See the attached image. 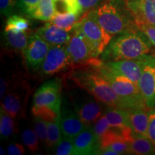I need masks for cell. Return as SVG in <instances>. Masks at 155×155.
Listing matches in <instances>:
<instances>
[{"mask_svg": "<svg viewBox=\"0 0 155 155\" xmlns=\"http://www.w3.org/2000/svg\"><path fill=\"white\" fill-rule=\"evenodd\" d=\"M61 118L55 121L48 122V141L49 147H57L63 139V133L61 127Z\"/></svg>", "mask_w": 155, "mask_h": 155, "instance_id": "25", "label": "cell"}, {"mask_svg": "<svg viewBox=\"0 0 155 155\" xmlns=\"http://www.w3.org/2000/svg\"><path fill=\"white\" fill-rule=\"evenodd\" d=\"M149 114V127H148V137L155 144V107L150 108Z\"/></svg>", "mask_w": 155, "mask_h": 155, "instance_id": "35", "label": "cell"}, {"mask_svg": "<svg viewBox=\"0 0 155 155\" xmlns=\"http://www.w3.org/2000/svg\"><path fill=\"white\" fill-rule=\"evenodd\" d=\"M16 5V0H0V10L2 15L7 18L12 15L13 9Z\"/></svg>", "mask_w": 155, "mask_h": 155, "instance_id": "34", "label": "cell"}, {"mask_svg": "<svg viewBox=\"0 0 155 155\" xmlns=\"http://www.w3.org/2000/svg\"><path fill=\"white\" fill-rule=\"evenodd\" d=\"M152 46L144 32L135 29L112 38L101 54V59L106 62L139 59L149 55Z\"/></svg>", "mask_w": 155, "mask_h": 155, "instance_id": "1", "label": "cell"}, {"mask_svg": "<svg viewBox=\"0 0 155 155\" xmlns=\"http://www.w3.org/2000/svg\"><path fill=\"white\" fill-rule=\"evenodd\" d=\"M127 111L131 129L135 132L148 137L149 109L132 108Z\"/></svg>", "mask_w": 155, "mask_h": 155, "instance_id": "19", "label": "cell"}, {"mask_svg": "<svg viewBox=\"0 0 155 155\" xmlns=\"http://www.w3.org/2000/svg\"><path fill=\"white\" fill-rule=\"evenodd\" d=\"M98 101L87 100L83 102H77L75 104V111L83 123L87 127L94 125L103 115L101 106Z\"/></svg>", "mask_w": 155, "mask_h": 155, "instance_id": "16", "label": "cell"}, {"mask_svg": "<svg viewBox=\"0 0 155 155\" xmlns=\"http://www.w3.org/2000/svg\"><path fill=\"white\" fill-rule=\"evenodd\" d=\"M88 63L109 83L114 91L124 100L127 110L132 108L150 109L145 104L137 83L106 66L104 63L96 58Z\"/></svg>", "mask_w": 155, "mask_h": 155, "instance_id": "4", "label": "cell"}, {"mask_svg": "<svg viewBox=\"0 0 155 155\" xmlns=\"http://www.w3.org/2000/svg\"><path fill=\"white\" fill-rule=\"evenodd\" d=\"M35 32L50 46L65 45L71 38V35L68 31L59 28L50 22L38 28Z\"/></svg>", "mask_w": 155, "mask_h": 155, "instance_id": "14", "label": "cell"}, {"mask_svg": "<svg viewBox=\"0 0 155 155\" xmlns=\"http://www.w3.org/2000/svg\"><path fill=\"white\" fill-rule=\"evenodd\" d=\"M55 15L53 0H40L32 18L50 22Z\"/></svg>", "mask_w": 155, "mask_h": 155, "instance_id": "23", "label": "cell"}, {"mask_svg": "<svg viewBox=\"0 0 155 155\" xmlns=\"http://www.w3.org/2000/svg\"><path fill=\"white\" fill-rule=\"evenodd\" d=\"M136 25L155 26V0H124Z\"/></svg>", "mask_w": 155, "mask_h": 155, "instance_id": "11", "label": "cell"}, {"mask_svg": "<svg viewBox=\"0 0 155 155\" xmlns=\"http://www.w3.org/2000/svg\"><path fill=\"white\" fill-rule=\"evenodd\" d=\"M4 36L5 43L9 48L22 53L28 45L30 38L26 32H17L10 30H5Z\"/></svg>", "mask_w": 155, "mask_h": 155, "instance_id": "20", "label": "cell"}, {"mask_svg": "<svg viewBox=\"0 0 155 155\" xmlns=\"http://www.w3.org/2000/svg\"><path fill=\"white\" fill-rule=\"evenodd\" d=\"M29 25V21L25 17L12 15L7 18L5 30H10L17 32H27Z\"/></svg>", "mask_w": 155, "mask_h": 155, "instance_id": "26", "label": "cell"}, {"mask_svg": "<svg viewBox=\"0 0 155 155\" xmlns=\"http://www.w3.org/2000/svg\"><path fill=\"white\" fill-rule=\"evenodd\" d=\"M66 1H71V0H66Z\"/></svg>", "mask_w": 155, "mask_h": 155, "instance_id": "41", "label": "cell"}, {"mask_svg": "<svg viewBox=\"0 0 155 155\" xmlns=\"http://www.w3.org/2000/svg\"><path fill=\"white\" fill-rule=\"evenodd\" d=\"M88 13L112 36L138 29L124 0H111Z\"/></svg>", "mask_w": 155, "mask_h": 155, "instance_id": "3", "label": "cell"}, {"mask_svg": "<svg viewBox=\"0 0 155 155\" xmlns=\"http://www.w3.org/2000/svg\"><path fill=\"white\" fill-rule=\"evenodd\" d=\"M38 137L35 131L31 129H25L22 133V139L23 142L30 152H34L38 150Z\"/></svg>", "mask_w": 155, "mask_h": 155, "instance_id": "29", "label": "cell"}, {"mask_svg": "<svg viewBox=\"0 0 155 155\" xmlns=\"http://www.w3.org/2000/svg\"><path fill=\"white\" fill-rule=\"evenodd\" d=\"M60 122L63 137L72 139L87 127L81 121L76 111L69 108H63L61 112Z\"/></svg>", "mask_w": 155, "mask_h": 155, "instance_id": "15", "label": "cell"}, {"mask_svg": "<svg viewBox=\"0 0 155 155\" xmlns=\"http://www.w3.org/2000/svg\"><path fill=\"white\" fill-rule=\"evenodd\" d=\"M61 80L58 78L45 83L34 94L33 106H48L61 114Z\"/></svg>", "mask_w": 155, "mask_h": 155, "instance_id": "8", "label": "cell"}, {"mask_svg": "<svg viewBox=\"0 0 155 155\" xmlns=\"http://www.w3.org/2000/svg\"><path fill=\"white\" fill-rule=\"evenodd\" d=\"M92 129L96 134V135L98 137V139L101 138L104 135H105L108 131L111 130V127L110 125L109 121L106 118V116L103 114L100 119L97 121L94 125L91 126Z\"/></svg>", "mask_w": 155, "mask_h": 155, "instance_id": "32", "label": "cell"}, {"mask_svg": "<svg viewBox=\"0 0 155 155\" xmlns=\"http://www.w3.org/2000/svg\"><path fill=\"white\" fill-rule=\"evenodd\" d=\"M75 27L83 32L100 55L105 50L112 39L111 35L108 33L88 13L82 17Z\"/></svg>", "mask_w": 155, "mask_h": 155, "instance_id": "6", "label": "cell"}, {"mask_svg": "<svg viewBox=\"0 0 155 155\" xmlns=\"http://www.w3.org/2000/svg\"><path fill=\"white\" fill-rule=\"evenodd\" d=\"M142 73L138 87L148 108L155 107V56L147 55L141 58Z\"/></svg>", "mask_w": 155, "mask_h": 155, "instance_id": "7", "label": "cell"}, {"mask_svg": "<svg viewBox=\"0 0 155 155\" xmlns=\"http://www.w3.org/2000/svg\"><path fill=\"white\" fill-rule=\"evenodd\" d=\"M104 64L137 84L142 73L143 63L141 58L139 59L107 61L105 62Z\"/></svg>", "mask_w": 155, "mask_h": 155, "instance_id": "13", "label": "cell"}, {"mask_svg": "<svg viewBox=\"0 0 155 155\" xmlns=\"http://www.w3.org/2000/svg\"><path fill=\"white\" fill-rule=\"evenodd\" d=\"M86 63L91 68L75 69L71 71L70 78L79 87L93 95L98 101L110 107L127 110L125 102L114 91L109 83L88 62Z\"/></svg>", "mask_w": 155, "mask_h": 155, "instance_id": "2", "label": "cell"}, {"mask_svg": "<svg viewBox=\"0 0 155 155\" xmlns=\"http://www.w3.org/2000/svg\"><path fill=\"white\" fill-rule=\"evenodd\" d=\"M7 90V82L5 78L2 77L0 79V98L2 99L5 96V93Z\"/></svg>", "mask_w": 155, "mask_h": 155, "instance_id": "38", "label": "cell"}, {"mask_svg": "<svg viewBox=\"0 0 155 155\" xmlns=\"http://www.w3.org/2000/svg\"><path fill=\"white\" fill-rule=\"evenodd\" d=\"M72 65L66 45L50 46V48L42 63L39 68L41 75L50 76Z\"/></svg>", "mask_w": 155, "mask_h": 155, "instance_id": "9", "label": "cell"}, {"mask_svg": "<svg viewBox=\"0 0 155 155\" xmlns=\"http://www.w3.org/2000/svg\"><path fill=\"white\" fill-rule=\"evenodd\" d=\"M131 154L139 155L155 154V144L149 137L138 134L132 130L129 141Z\"/></svg>", "mask_w": 155, "mask_h": 155, "instance_id": "18", "label": "cell"}, {"mask_svg": "<svg viewBox=\"0 0 155 155\" xmlns=\"http://www.w3.org/2000/svg\"><path fill=\"white\" fill-rule=\"evenodd\" d=\"M108 0H78L83 13L89 12L98 9L104 4L107 2Z\"/></svg>", "mask_w": 155, "mask_h": 155, "instance_id": "33", "label": "cell"}, {"mask_svg": "<svg viewBox=\"0 0 155 155\" xmlns=\"http://www.w3.org/2000/svg\"><path fill=\"white\" fill-rule=\"evenodd\" d=\"M2 106L9 115L14 119H16L17 116L22 112L23 106L22 95L17 92L9 93L4 97L3 104Z\"/></svg>", "mask_w": 155, "mask_h": 155, "instance_id": "21", "label": "cell"}, {"mask_svg": "<svg viewBox=\"0 0 155 155\" xmlns=\"http://www.w3.org/2000/svg\"><path fill=\"white\" fill-rule=\"evenodd\" d=\"M73 141L78 155L99 154L100 140L93 130L92 127H86L73 139Z\"/></svg>", "mask_w": 155, "mask_h": 155, "instance_id": "12", "label": "cell"}, {"mask_svg": "<svg viewBox=\"0 0 155 155\" xmlns=\"http://www.w3.org/2000/svg\"><path fill=\"white\" fill-rule=\"evenodd\" d=\"M50 45L36 32L29 38L28 44L22 52L27 66L32 70L39 69L49 51Z\"/></svg>", "mask_w": 155, "mask_h": 155, "instance_id": "10", "label": "cell"}, {"mask_svg": "<svg viewBox=\"0 0 155 155\" xmlns=\"http://www.w3.org/2000/svg\"><path fill=\"white\" fill-rule=\"evenodd\" d=\"M55 154L78 155V153L73 144V139L63 137L60 144L56 147Z\"/></svg>", "mask_w": 155, "mask_h": 155, "instance_id": "28", "label": "cell"}, {"mask_svg": "<svg viewBox=\"0 0 155 155\" xmlns=\"http://www.w3.org/2000/svg\"><path fill=\"white\" fill-rule=\"evenodd\" d=\"M25 149L22 145L13 143L8 145L7 147V153L9 155H22L25 154Z\"/></svg>", "mask_w": 155, "mask_h": 155, "instance_id": "37", "label": "cell"}, {"mask_svg": "<svg viewBox=\"0 0 155 155\" xmlns=\"http://www.w3.org/2000/svg\"><path fill=\"white\" fill-rule=\"evenodd\" d=\"M99 140L100 151L108 149L115 151L119 154H131L129 143L121 134L112 127Z\"/></svg>", "mask_w": 155, "mask_h": 155, "instance_id": "17", "label": "cell"}, {"mask_svg": "<svg viewBox=\"0 0 155 155\" xmlns=\"http://www.w3.org/2000/svg\"><path fill=\"white\" fill-rule=\"evenodd\" d=\"M141 32L145 34L151 43L155 48V26L154 25H143L138 28Z\"/></svg>", "mask_w": 155, "mask_h": 155, "instance_id": "36", "label": "cell"}, {"mask_svg": "<svg viewBox=\"0 0 155 155\" xmlns=\"http://www.w3.org/2000/svg\"><path fill=\"white\" fill-rule=\"evenodd\" d=\"M66 47L72 65H83L100 55L94 45L76 27L73 28V35Z\"/></svg>", "mask_w": 155, "mask_h": 155, "instance_id": "5", "label": "cell"}, {"mask_svg": "<svg viewBox=\"0 0 155 155\" xmlns=\"http://www.w3.org/2000/svg\"><path fill=\"white\" fill-rule=\"evenodd\" d=\"M0 154L1 155H5V150H4V149L2 148V147H0Z\"/></svg>", "mask_w": 155, "mask_h": 155, "instance_id": "40", "label": "cell"}, {"mask_svg": "<svg viewBox=\"0 0 155 155\" xmlns=\"http://www.w3.org/2000/svg\"><path fill=\"white\" fill-rule=\"evenodd\" d=\"M40 0H16V6L24 15L32 17Z\"/></svg>", "mask_w": 155, "mask_h": 155, "instance_id": "30", "label": "cell"}, {"mask_svg": "<svg viewBox=\"0 0 155 155\" xmlns=\"http://www.w3.org/2000/svg\"><path fill=\"white\" fill-rule=\"evenodd\" d=\"M32 113L34 116L41 118L46 121H55L61 118V114H58L48 106H36L32 108Z\"/></svg>", "mask_w": 155, "mask_h": 155, "instance_id": "27", "label": "cell"}, {"mask_svg": "<svg viewBox=\"0 0 155 155\" xmlns=\"http://www.w3.org/2000/svg\"><path fill=\"white\" fill-rule=\"evenodd\" d=\"M80 16V15L72 12L55 13V16L50 22L71 32L73 30L75 24L78 22V18Z\"/></svg>", "mask_w": 155, "mask_h": 155, "instance_id": "22", "label": "cell"}, {"mask_svg": "<svg viewBox=\"0 0 155 155\" xmlns=\"http://www.w3.org/2000/svg\"><path fill=\"white\" fill-rule=\"evenodd\" d=\"M14 118L9 115L2 106L0 109V137L2 140L9 139L15 131Z\"/></svg>", "mask_w": 155, "mask_h": 155, "instance_id": "24", "label": "cell"}, {"mask_svg": "<svg viewBox=\"0 0 155 155\" xmlns=\"http://www.w3.org/2000/svg\"><path fill=\"white\" fill-rule=\"evenodd\" d=\"M34 131L38 138L42 142L47 144L48 141V122L41 118L34 116Z\"/></svg>", "mask_w": 155, "mask_h": 155, "instance_id": "31", "label": "cell"}, {"mask_svg": "<svg viewBox=\"0 0 155 155\" xmlns=\"http://www.w3.org/2000/svg\"><path fill=\"white\" fill-rule=\"evenodd\" d=\"M104 154V155H117L119 154L117 152H115V151L112 150H108V149H106V150H101L99 154Z\"/></svg>", "mask_w": 155, "mask_h": 155, "instance_id": "39", "label": "cell"}]
</instances>
